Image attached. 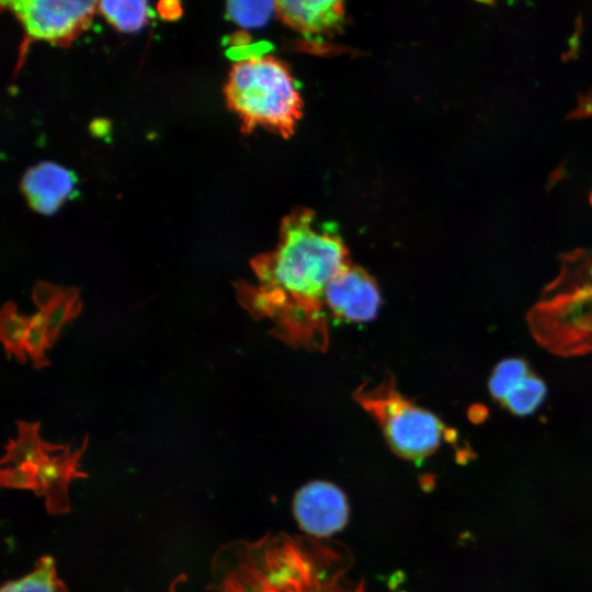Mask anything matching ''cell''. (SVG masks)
I'll use <instances>...</instances> for the list:
<instances>
[{"label":"cell","mask_w":592,"mask_h":592,"mask_svg":"<svg viewBox=\"0 0 592 592\" xmlns=\"http://www.w3.org/2000/svg\"><path fill=\"white\" fill-rule=\"evenodd\" d=\"M30 318L20 315L12 301H7L0 314V338L7 356L14 355L20 363L26 362L25 341Z\"/></svg>","instance_id":"11"},{"label":"cell","mask_w":592,"mask_h":592,"mask_svg":"<svg viewBox=\"0 0 592 592\" xmlns=\"http://www.w3.org/2000/svg\"><path fill=\"white\" fill-rule=\"evenodd\" d=\"M530 374L525 361L516 357L502 360L494 367L489 379L492 397L502 402L510 391Z\"/></svg>","instance_id":"15"},{"label":"cell","mask_w":592,"mask_h":592,"mask_svg":"<svg viewBox=\"0 0 592 592\" xmlns=\"http://www.w3.org/2000/svg\"><path fill=\"white\" fill-rule=\"evenodd\" d=\"M164 8L160 7V12L163 16L170 18V16H177V11H181L178 2H161Z\"/></svg>","instance_id":"18"},{"label":"cell","mask_w":592,"mask_h":592,"mask_svg":"<svg viewBox=\"0 0 592 592\" xmlns=\"http://www.w3.org/2000/svg\"><path fill=\"white\" fill-rule=\"evenodd\" d=\"M350 263L335 230L318 224L314 210L298 207L282 219L275 248L250 261L257 284L239 280L234 286L239 304L253 319L267 320L275 338L296 349L323 352L330 319L326 288Z\"/></svg>","instance_id":"1"},{"label":"cell","mask_w":592,"mask_h":592,"mask_svg":"<svg viewBox=\"0 0 592 592\" xmlns=\"http://www.w3.org/2000/svg\"><path fill=\"white\" fill-rule=\"evenodd\" d=\"M76 175L53 162H42L23 177L21 187L30 206L42 214H53L71 196Z\"/></svg>","instance_id":"7"},{"label":"cell","mask_w":592,"mask_h":592,"mask_svg":"<svg viewBox=\"0 0 592 592\" xmlns=\"http://www.w3.org/2000/svg\"><path fill=\"white\" fill-rule=\"evenodd\" d=\"M275 12L274 2L230 1L228 16L241 26H260Z\"/></svg>","instance_id":"16"},{"label":"cell","mask_w":592,"mask_h":592,"mask_svg":"<svg viewBox=\"0 0 592 592\" xmlns=\"http://www.w3.org/2000/svg\"><path fill=\"white\" fill-rule=\"evenodd\" d=\"M49 348L46 328L30 321L25 341V351L30 355L34 367L42 368L49 365V362L45 356V351Z\"/></svg>","instance_id":"17"},{"label":"cell","mask_w":592,"mask_h":592,"mask_svg":"<svg viewBox=\"0 0 592 592\" xmlns=\"http://www.w3.org/2000/svg\"><path fill=\"white\" fill-rule=\"evenodd\" d=\"M39 425V422L18 421V439L9 441L3 463L14 462L19 465H32L46 457L48 453L65 449L61 445L43 442L38 435Z\"/></svg>","instance_id":"10"},{"label":"cell","mask_w":592,"mask_h":592,"mask_svg":"<svg viewBox=\"0 0 592 592\" xmlns=\"http://www.w3.org/2000/svg\"><path fill=\"white\" fill-rule=\"evenodd\" d=\"M546 386L544 382L532 373L525 377L503 399L505 408L516 415L533 413L544 401Z\"/></svg>","instance_id":"14"},{"label":"cell","mask_w":592,"mask_h":592,"mask_svg":"<svg viewBox=\"0 0 592 592\" xmlns=\"http://www.w3.org/2000/svg\"><path fill=\"white\" fill-rule=\"evenodd\" d=\"M380 304V291L375 277L353 263L338 272L326 288L328 315L339 321H371L376 317Z\"/></svg>","instance_id":"5"},{"label":"cell","mask_w":592,"mask_h":592,"mask_svg":"<svg viewBox=\"0 0 592 592\" xmlns=\"http://www.w3.org/2000/svg\"><path fill=\"white\" fill-rule=\"evenodd\" d=\"M26 29L39 39L61 42L70 39L91 19L94 1L20 0L8 2Z\"/></svg>","instance_id":"4"},{"label":"cell","mask_w":592,"mask_h":592,"mask_svg":"<svg viewBox=\"0 0 592 592\" xmlns=\"http://www.w3.org/2000/svg\"><path fill=\"white\" fill-rule=\"evenodd\" d=\"M98 7L105 19L123 32L137 31L148 16L146 1H101Z\"/></svg>","instance_id":"13"},{"label":"cell","mask_w":592,"mask_h":592,"mask_svg":"<svg viewBox=\"0 0 592 592\" xmlns=\"http://www.w3.org/2000/svg\"><path fill=\"white\" fill-rule=\"evenodd\" d=\"M352 396L375 419L388 446L399 457L423 460L447 437L441 419L401 394L389 373L376 384H361Z\"/></svg>","instance_id":"3"},{"label":"cell","mask_w":592,"mask_h":592,"mask_svg":"<svg viewBox=\"0 0 592 592\" xmlns=\"http://www.w3.org/2000/svg\"><path fill=\"white\" fill-rule=\"evenodd\" d=\"M32 298L38 310L43 311L47 318L46 332L52 348L59 338L62 327L75 319L82 309L79 289L37 281Z\"/></svg>","instance_id":"9"},{"label":"cell","mask_w":592,"mask_h":592,"mask_svg":"<svg viewBox=\"0 0 592 592\" xmlns=\"http://www.w3.org/2000/svg\"><path fill=\"white\" fill-rule=\"evenodd\" d=\"M275 13L291 29L305 36L329 35L345 19L342 1H274Z\"/></svg>","instance_id":"8"},{"label":"cell","mask_w":592,"mask_h":592,"mask_svg":"<svg viewBox=\"0 0 592 592\" xmlns=\"http://www.w3.org/2000/svg\"><path fill=\"white\" fill-rule=\"evenodd\" d=\"M349 513L344 492L329 481L305 483L293 499V514L298 526L316 537H328L340 532L348 523Z\"/></svg>","instance_id":"6"},{"label":"cell","mask_w":592,"mask_h":592,"mask_svg":"<svg viewBox=\"0 0 592 592\" xmlns=\"http://www.w3.org/2000/svg\"><path fill=\"white\" fill-rule=\"evenodd\" d=\"M228 106L242 129L264 127L284 138L296 130L303 99L286 62L273 55H249L231 67L225 88Z\"/></svg>","instance_id":"2"},{"label":"cell","mask_w":592,"mask_h":592,"mask_svg":"<svg viewBox=\"0 0 592 592\" xmlns=\"http://www.w3.org/2000/svg\"><path fill=\"white\" fill-rule=\"evenodd\" d=\"M1 592H65L52 558L44 557L25 577L7 582Z\"/></svg>","instance_id":"12"}]
</instances>
